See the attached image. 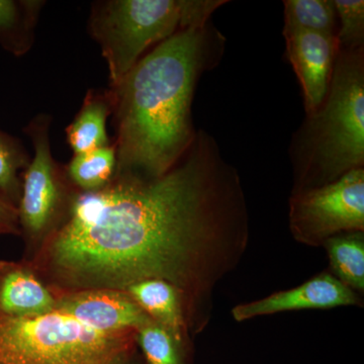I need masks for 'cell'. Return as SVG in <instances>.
<instances>
[{
    "label": "cell",
    "mask_w": 364,
    "mask_h": 364,
    "mask_svg": "<svg viewBox=\"0 0 364 364\" xmlns=\"http://www.w3.org/2000/svg\"><path fill=\"white\" fill-rule=\"evenodd\" d=\"M247 227L238 172L198 130L163 176L114 172L104 188L80 191L66 221L25 260L55 296L165 280L183 296L188 318Z\"/></svg>",
    "instance_id": "obj_1"
},
{
    "label": "cell",
    "mask_w": 364,
    "mask_h": 364,
    "mask_svg": "<svg viewBox=\"0 0 364 364\" xmlns=\"http://www.w3.org/2000/svg\"><path fill=\"white\" fill-rule=\"evenodd\" d=\"M226 38L212 21L191 26L155 46L117 85L114 102L116 173L159 177L196 136L191 116L203 74L219 65Z\"/></svg>",
    "instance_id": "obj_2"
},
{
    "label": "cell",
    "mask_w": 364,
    "mask_h": 364,
    "mask_svg": "<svg viewBox=\"0 0 364 364\" xmlns=\"http://www.w3.org/2000/svg\"><path fill=\"white\" fill-rule=\"evenodd\" d=\"M294 191L364 166V48L340 51L324 102L306 114L289 146Z\"/></svg>",
    "instance_id": "obj_3"
},
{
    "label": "cell",
    "mask_w": 364,
    "mask_h": 364,
    "mask_svg": "<svg viewBox=\"0 0 364 364\" xmlns=\"http://www.w3.org/2000/svg\"><path fill=\"white\" fill-rule=\"evenodd\" d=\"M224 0H104L91 6L88 31L117 85L152 46L203 25Z\"/></svg>",
    "instance_id": "obj_4"
},
{
    "label": "cell",
    "mask_w": 364,
    "mask_h": 364,
    "mask_svg": "<svg viewBox=\"0 0 364 364\" xmlns=\"http://www.w3.org/2000/svg\"><path fill=\"white\" fill-rule=\"evenodd\" d=\"M136 347V331H98L57 310L0 318V359L9 364H127Z\"/></svg>",
    "instance_id": "obj_5"
},
{
    "label": "cell",
    "mask_w": 364,
    "mask_h": 364,
    "mask_svg": "<svg viewBox=\"0 0 364 364\" xmlns=\"http://www.w3.org/2000/svg\"><path fill=\"white\" fill-rule=\"evenodd\" d=\"M52 117L39 114L25 128L33 148V156L21 174V191L18 205L21 235L31 253L68 218L80 191L71 181L66 165L53 156Z\"/></svg>",
    "instance_id": "obj_6"
},
{
    "label": "cell",
    "mask_w": 364,
    "mask_h": 364,
    "mask_svg": "<svg viewBox=\"0 0 364 364\" xmlns=\"http://www.w3.org/2000/svg\"><path fill=\"white\" fill-rule=\"evenodd\" d=\"M289 226L296 240L324 244L336 235L364 231V167L324 186L294 191Z\"/></svg>",
    "instance_id": "obj_7"
},
{
    "label": "cell",
    "mask_w": 364,
    "mask_h": 364,
    "mask_svg": "<svg viewBox=\"0 0 364 364\" xmlns=\"http://www.w3.org/2000/svg\"><path fill=\"white\" fill-rule=\"evenodd\" d=\"M287 56L303 90L306 114L316 111L324 102L340 52L335 36L284 31Z\"/></svg>",
    "instance_id": "obj_8"
},
{
    "label": "cell",
    "mask_w": 364,
    "mask_h": 364,
    "mask_svg": "<svg viewBox=\"0 0 364 364\" xmlns=\"http://www.w3.org/2000/svg\"><path fill=\"white\" fill-rule=\"evenodd\" d=\"M55 310L102 332L138 331L151 318L124 291L85 289L56 296Z\"/></svg>",
    "instance_id": "obj_9"
},
{
    "label": "cell",
    "mask_w": 364,
    "mask_h": 364,
    "mask_svg": "<svg viewBox=\"0 0 364 364\" xmlns=\"http://www.w3.org/2000/svg\"><path fill=\"white\" fill-rule=\"evenodd\" d=\"M358 304L356 294L339 282L334 275L322 273L301 286L279 291L267 298L235 306L232 314L238 322L306 309H331Z\"/></svg>",
    "instance_id": "obj_10"
},
{
    "label": "cell",
    "mask_w": 364,
    "mask_h": 364,
    "mask_svg": "<svg viewBox=\"0 0 364 364\" xmlns=\"http://www.w3.org/2000/svg\"><path fill=\"white\" fill-rule=\"evenodd\" d=\"M55 308L56 296L28 261H0V318H36Z\"/></svg>",
    "instance_id": "obj_11"
},
{
    "label": "cell",
    "mask_w": 364,
    "mask_h": 364,
    "mask_svg": "<svg viewBox=\"0 0 364 364\" xmlns=\"http://www.w3.org/2000/svg\"><path fill=\"white\" fill-rule=\"evenodd\" d=\"M124 291L151 320L161 326L179 344L188 347L186 306L177 287L165 280L148 279L132 284Z\"/></svg>",
    "instance_id": "obj_12"
},
{
    "label": "cell",
    "mask_w": 364,
    "mask_h": 364,
    "mask_svg": "<svg viewBox=\"0 0 364 364\" xmlns=\"http://www.w3.org/2000/svg\"><path fill=\"white\" fill-rule=\"evenodd\" d=\"M112 112L114 102L111 90L87 91L77 114L66 128L67 142L74 155L111 145L107 122Z\"/></svg>",
    "instance_id": "obj_13"
},
{
    "label": "cell",
    "mask_w": 364,
    "mask_h": 364,
    "mask_svg": "<svg viewBox=\"0 0 364 364\" xmlns=\"http://www.w3.org/2000/svg\"><path fill=\"white\" fill-rule=\"evenodd\" d=\"M44 4L40 0H0V46L18 57L30 51Z\"/></svg>",
    "instance_id": "obj_14"
},
{
    "label": "cell",
    "mask_w": 364,
    "mask_h": 364,
    "mask_svg": "<svg viewBox=\"0 0 364 364\" xmlns=\"http://www.w3.org/2000/svg\"><path fill=\"white\" fill-rule=\"evenodd\" d=\"M333 274L352 291H364L363 232L336 235L324 242Z\"/></svg>",
    "instance_id": "obj_15"
},
{
    "label": "cell",
    "mask_w": 364,
    "mask_h": 364,
    "mask_svg": "<svg viewBox=\"0 0 364 364\" xmlns=\"http://www.w3.org/2000/svg\"><path fill=\"white\" fill-rule=\"evenodd\" d=\"M117 154L114 144L83 154L73 155L66 165L67 173L81 193L104 188L114 176Z\"/></svg>",
    "instance_id": "obj_16"
},
{
    "label": "cell",
    "mask_w": 364,
    "mask_h": 364,
    "mask_svg": "<svg viewBox=\"0 0 364 364\" xmlns=\"http://www.w3.org/2000/svg\"><path fill=\"white\" fill-rule=\"evenodd\" d=\"M284 31H308L337 37L334 0H286Z\"/></svg>",
    "instance_id": "obj_17"
},
{
    "label": "cell",
    "mask_w": 364,
    "mask_h": 364,
    "mask_svg": "<svg viewBox=\"0 0 364 364\" xmlns=\"http://www.w3.org/2000/svg\"><path fill=\"white\" fill-rule=\"evenodd\" d=\"M31 159L20 140L0 131V195L16 208L21 198V174Z\"/></svg>",
    "instance_id": "obj_18"
},
{
    "label": "cell",
    "mask_w": 364,
    "mask_h": 364,
    "mask_svg": "<svg viewBox=\"0 0 364 364\" xmlns=\"http://www.w3.org/2000/svg\"><path fill=\"white\" fill-rule=\"evenodd\" d=\"M136 346L142 350L146 364L188 363V347L179 344L154 321L136 331Z\"/></svg>",
    "instance_id": "obj_19"
},
{
    "label": "cell",
    "mask_w": 364,
    "mask_h": 364,
    "mask_svg": "<svg viewBox=\"0 0 364 364\" xmlns=\"http://www.w3.org/2000/svg\"><path fill=\"white\" fill-rule=\"evenodd\" d=\"M338 16L340 51L364 48L363 0H334Z\"/></svg>",
    "instance_id": "obj_20"
},
{
    "label": "cell",
    "mask_w": 364,
    "mask_h": 364,
    "mask_svg": "<svg viewBox=\"0 0 364 364\" xmlns=\"http://www.w3.org/2000/svg\"><path fill=\"white\" fill-rule=\"evenodd\" d=\"M21 235L18 208L0 195V236Z\"/></svg>",
    "instance_id": "obj_21"
},
{
    "label": "cell",
    "mask_w": 364,
    "mask_h": 364,
    "mask_svg": "<svg viewBox=\"0 0 364 364\" xmlns=\"http://www.w3.org/2000/svg\"><path fill=\"white\" fill-rule=\"evenodd\" d=\"M127 364H142V363H141L140 359H139L138 355L136 354V355L134 356V358H132Z\"/></svg>",
    "instance_id": "obj_22"
},
{
    "label": "cell",
    "mask_w": 364,
    "mask_h": 364,
    "mask_svg": "<svg viewBox=\"0 0 364 364\" xmlns=\"http://www.w3.org/2000/svg\"><path fill=\"white\" fill-rule=\"evenodd\" d=\"M0 364H9V363H4V361H2L1 359H0Z\"/></svg>",
    "instance_id": "obj_23"
}]
</instances>
